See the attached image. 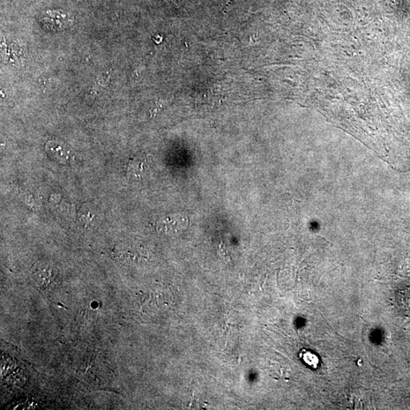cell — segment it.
I'll return each mask as SVG.
<instances>
[{"instance_id":"1","label":"cell","mask_w":410,"mask_h":410,"mask_svg":"<svg viewBox=\"0 0 410 410\" xmlns=\"http://www.w3.org/2000/svg\"><path fill=\"white\" fill-rule=\"evenodd\" d=\"M57 275L55 267L49 264H39L34 267L32 278L34 285L41 289L52 285Z\"/></svg>"},{"instance_id":"2","label":"cell","mask_w":410,"mask_h":410,"mask_svg":"<svg viewBox=\"0 0 410 410\" xmlns=\"http://www.w3.org/2000/svg\"><path fill=\"white\" fill-rule=\"evenodd\" d=\"M47 149L51 152L52 154L57 156L59 159L61 158L65 160L68 158V155H67L65 148L59 144H57L56 143H50L48 144Z\"/></svg>"},{"instance_id":"3","label":"cell","mask_w":410,"mask_h":410,"mask_svg":"<svg viewBox=\"0 0 410 410\" xmlns=\"http://www.w3.org/2000/svg\"><path fill=\"white\" fill-rule=\"evenodd\" d=\"M303 360L305 362H307V364H309V365H311V367H316V365L318 363V360L317 356L310 352H307V353H304Z\"/></svg>"}]
</instances>
